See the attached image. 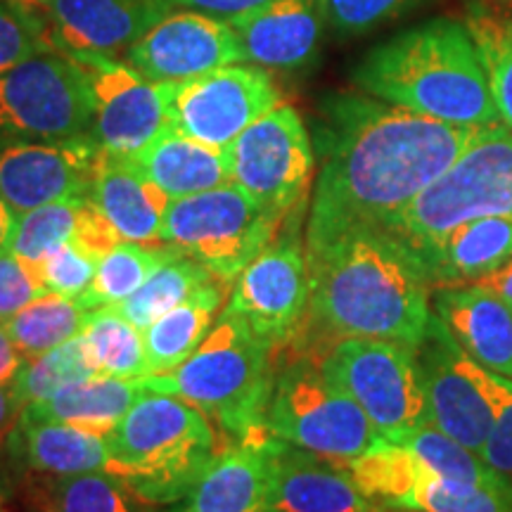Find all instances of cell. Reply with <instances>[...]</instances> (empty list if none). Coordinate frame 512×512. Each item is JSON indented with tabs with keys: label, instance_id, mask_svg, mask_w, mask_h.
<instances>
[{
	"label": "cell",
	"instance_id": "cell-26",
	"mask_svg": "<svg viewBox=\"0 0 512 512\" xmlns=\"http://www.w3.org/2000/svg\"><path fill=\"white\" fill-rule=\"evenodd\" d=\"M169 200L230 183L228 152L166 128L138 155L128 157Z\"/></svg>",
	"mask_w": 512,
	"mask_h": 512
},
{
	"label": "cell",
	"instance_id": "cell-34",
	"mask_svg": "<svg viewBox=\"0 0 512 512\" xmlns=\"http://www.w3.org/2000/svg\"><path fill=\"white\" fill-rule=\"evenodd\" d=\"M211 280H216V275H211L202 264L190 256H178L159 268L138 292H133L121 304H114V309L131 320L138 330H145L164 313L188 302L192 294Z\"/></svg>",
	"mask_w": 512,
	"mask_h": 512
},
{
	"label": "cell",
	"instance_id": "cell-35",
	"mask_svg": "<svg viewBox=\"0 0 512 512\" xmlns=\"http://www.w3.org/2000/svg\"><path fill=\"white\" fill-rule=\"evenodd\" d=\"M100 375L93 351L81 335L60 344V347L46 351V354L29 358L19 375L15 377V392L24 406L38 403L53 396L69 384L88 380Z\"/></svg>",
	"mask_w": 512,
	"mask_h": 512
},
{
	"label": "cell",
	"instance_id": "cell-33",
	"mask_svg": "<svg viewBox=\"0 0 512 512\" xmlns=\"http://www.w3.org/2000/svg\"><path fill=\"white\" fill-rule=\"evenodd\" d=\"M81 337L93 351L100 375L107 377H147V354L143 330H138L114 306H100L88 313Z\"/></svg>",
	"mask_w": 512,
	"mask_h": 512
},
{
	"label": "cell",
	"instance_id": "cell-6",
	"mask_svg": "<svg viewBox=\"0 0 512 512\" xmlns=\"http://www.w3.org/2000/svg\"><path fill=\"white\" fill-rule=\"evenodd\" d=\"M484 216H512V131L505 124L484 126L387 228L420 254L460 223Z\"/></svg>",
	"mask_w": 512,
	"mask_h": 512
},
{
	"label": "cell",
	"instance_id": "cell-42",
	"mask_svg": "<svg viewBox=\"0 0 512 512\" xmlns=\"http://www.w3.org/2000/svg\"><path fill=\"white\" fill-rule=\"evenodd\" d=\"M98 261V256L86 252V249L72 240L60 249H55L48 259H43L36 266V271L50 294L79 299L93 287L95 273H98Z\"/></svg>",
	"mask_w": 512,
	"mask_h": 512
},
{
	"label": "cell",
	"instance_id": "cell-28",
	"mask_svg": "<svg viewBox=\"0 0 512 512\" xmlns=\"http://www.w3.org/2000/svg\"><path fill=\"white\" fill-rule=\"evenodd\" d=\"M15 482L29 512H157L110 472L19 475Z\"/></svg>",
	"mask_w": 512,
	"mask_h": 512
},
{
	"label": "cell",
	"instance_id": "cell-16",
	"mask_svg": "<svg viewBox=\"0 0 512 512\" xmlns=\"http://www.w3.org/2000/svg\"><path fill=\"white\" fill-rule=\"evenodd\" d=\"M126 62L145 79L178 83L245 57L228 22L197 10H174L126 50Z\"/></svg>",
	"mask_w": 512,
	"mask_h": 512
},
{
	"label": "cell",
	"instance_id": "cell-13",
	"mask_svg": "<svg viewBox=\"0 0 512 512\" xmlns=\"http://www.w3.org/2000/svg\"><path fill=\"white\" fill-rule=\"evenodd\" d=\"M280 105L264 67L228 64L197 79L169 83V128L211 147H226Z\"/></svg>",
	"mask_w": 512,
	"mask_h": 512
},
{
	"label": "cell",
	"instance_id": "cell-7",
	"mask_svg": "<svg viewBox=\"0 0 512 512\" xmlns=\"http://www.w3.org/2000/svg\"><path fill=\"white\" fill-rule=\"evenodd\" d=\"M266 430L287 444L347 465L384 439L363 408L339 389L313 356L275 370Z\"/></svg>",
	"mask_w": 512,
	"mask_h": 512
},
{
	"label": "cell",
	"instance_id": "cell-43",
	"mask_svg": "<svg viewBox=\"0 0 512 512\" xmlns=\"http://www.w3.org/2000/svg\"><path fill=\"white\" fill-rule=\"evenodd\" d=\"M411 3L413 0H318V8L328 27L351 36L380 27Z\"/></svg>",
	"mask_w": 512,
	"mask_h": 512
},
{
	"label": "cell",
	"instance_id": "cell-27",
	"mask_svg": "<svg viewBox=\"0 0 512 512\" xmlns=\"http://www.w3.org/2000/svg\"><path fill=\"white\" fill-rule=\"evenodd\" d=\"M150 392L152 389L147 387L145 377L124 380V377L95 375L69 384L48 399L31 403L24 408V413L31 418L67 422V425L105 437L131 411L133 403Z\"/></svg>",
	"mask_w": 512,
	"mask_h": 512
},
{
	"label": "cell",
	"instance_id": "cell-3",
	"mask_svg": "<svg viewBox=\"0 0 512 512\" xmlns=\"http://www.w3.org/2000/svg\"><path fill=\"white\" fill-rule=\"evenodd\" d=\"M351 79L366 95L446 124H501L475 38L456 19H430L370 48Z\"/></svg>",
	"mask_w": 512,
	"mask_h": 512
},
{
	"label": "cell",
	"instance_id": "cell-45",
	"mask_svg": "<svg viewBox=\"0 0 512 512\" xmlns=\"http://www.w3.org/2000/svg\"><path fill=\"white\" fill-rule=\"evenodd\" d=\"M273 3V0H171L174 8L181 10H197L204 12V15L219 17L223 22H230V19L247 15L261 5Z\"/></svg>",
	"mask_w": 512,
	"mask_h": 512
},
{
	"label": "cell",
	"instance_id": "cell-12",
	"mask_svg": "<svg viewBox=\"0 0 512 512\" xmlns=\"http://www.w3.org/2000/svg\"><path fill=\"white\" fill-rule=\"evenodd\" d=\"M311 278L306 245L294 223L235 278L223 313L240 318L273 351L292 342L309 316Z\"/></svg>",
	"mask_w": 512,
	"mask_h": 512
},
{
	"label": "cell",
	"instance_id": "cell-14",
	"mask_svg": "<svg viewBox=\"0 0 512 512\" xmlns=\"http://www.w3.org/2000/svg\"><path fill=\"white\" fill-rule=\"evenodd\" d=\"M88 76L95 102L91 138L105 155L133 157L169 128V83L145 79L128 62L98 53L69 55Z\"/></svg>",
	"mask_w": 512,
	"mask_h": 512
},
{
	"label": "cell",
	"instance_id": "cell-40",
	"mask_svg": "<svg viewBox=\"0 0 512 512\" xmlns=\"http://www.w3.org/2000/svg\"><path fill=\"white\" fill-rule=\"evenodd\" d=\"M413 512H512V482L470 486L444 482L427 470L415 491Z\"/></svg>",
	"mask_w": 512,
	"mask_h": 512
},
{
	"label": "cell",
	"instance_id": "cell-38",
	"mask_svg": "<svg viewBox=\"0 0 512 512\" xmlns=\"http://www.w3.org/2000/svg\"><path fill=\"white\" fill-rule=\"evenodd\" d=\"M489 76L498 117L512 131V19L470 17L467 22Z\"/></svg>",
	"mask_w": 512,
	"mask_h": 512
},
{
	"label": "cell",
	"instance_id": "cell-17",
	"mask_svg": "<svg viewBox=\"0 0 512 512\" xmlns=\"http://www.w3.org/2000/svg\"><path fill=\"white\" fill-rule=\"evenodd\" d=\"M425 389L430 425L470 451L482 453L491 430V406L463 366V349L432 316L425 339L415 349Z\"/></svg>",
	"mask_w": 512,
	"mask_h": 512
},
{
	"label": "cell",
	"instance_id": "cell-29",
	"mask_svg": "<svg viewBox=\"0 0 512 512\" xmlns=\"http://www.w3.org/2000/svg\"><path fill=\"white\" fill-rule=\"evenodd\" d=\"M223 297H226V283L216 278L202 285L188 302L147 325L143 342L150 375L169 373L195 354V349L209 335L216 313L221 311Z\"/></svg>",
	"mask_w": 512,
	"mask_h": 512
},
{
	"label": "cell",
	"instance_id": "cell-49",
	"mask_svg": "<svg viewBox=\"0 0 512 512\" xmlns=\"http://www.w3.org/2000/svg\"><path fill=\"white\" fill-rule=\"evenodd\" d=\"M15 221H17V214L8 207V202L0 197V249H8Z\"/></svg>",
	"mask_w": 512,
	"mask_h": 512
},
{
	"label": "cell",
	"instance_id": "cell-36",
	"mask_svg": "<svg viewBox=\"0 0 512 512\" xmlns=\"http://www.w3.org/2000/svg\"><path fill=\"white\" fill-rule=\"evenodd\" d=\"M399 444H406L418 456V460L434 477L444 482L470 484V486H498L512 482L494 467L486 465L479 453L458 444L444 432H439L434 425H422L418 430L408 432L399 439Z\"/></svg>",
	"mask_w": 512,
	"mask_h": 512
},
{
	"label": "cell",
	"instance_id": "cell-25",
	"mask_svg": "<svg viewBox=\"0 0 512 512\" xmlns=\"http://www.w3.org/2000/svg\"><path fill=\"white\" fill-rule=\"evenodd\" d=\"M418 256L434 290L477 283L512 256V216H484L460 223Z\"/></svg>",
	"mask_w": 512,
	"mask_h": 512
},
{
	"label": "cell",
	"instance_id": "cell-47",
	"mask_svg": "<svg viewBox=\"0 0 512 512\" xmlns=\"http://www.w3.org/2000/svg\"><path fill=\"white\" fill-rule=\"evenodd\" d=\"M27 358L22 356V351L17 349V344L12 342L8 328L0 323V384L15 382Z\"/></svg>",
	"mask_w": 512,
	"mask_h": 512
},
{
	"label": "cell",
	"instance_id": "cell-11",
	"mask_svg": "<svg viewBox=\"0 0 512 512\" xmlns=\"http://www.w3.org/2000/svg\"><path fill=\"white\" fill-rule=\"evenodd\" d=\"M230 181L280 219L304 202L316 169L313 143L292 105L273 107L226 147Z\"/></svg>",
	"mask_w": 512,
	"mask_h": 512
},
{
	"label": "cell",
	"instance_id": "cell-46",
	"mask_svg": "<svg viewBox=\"0 0 512 512\" xmlns=\"http://www.w3.org/2000/svg\"><path fill=\"white\" fill-rule=\"evenodd\" d=\"M24 408L27 406H24L19 394L15 392V384H0V456H3L8 437L17 427L19 418H22Z\"/></svg>",
	"mask_w": 512,
	"mask_h": 512
},
{
	"label": "cell",
	"instance_id": "cell-10",
	"mask_svg": "<svg viewBox=\"0 0 512 512\" xmlns=\"http://www.w3.org/2000/svg\"><path fill=\"white\" fill-rule=\"evenodd\" d=\"M95 102L74 57L46 50L0 74V140L91 136Z\"/></svg>",
	"mask_w": 512,
	"mask_h": 512
},
{
	"label": "cell",
	"instance_id": "cell-39",
	"mask_svg": "<svg viewBox=\"0 0 512 512\" xmlns=\"http://www.w3.org/2000/svg\"><path fill=\"white\" fill-rule=\"evenodd\" d=\"M463 366L472 382L482 389L484 399L491 406V430L486 437V444L479 456L486 465L494 467L508 479H512V380L503 375L491 373L482 366H477L470 356L463 351Z\"/></svg>",
	"mask_w": 512,
	"mask_h": 512
},
{
	"label": "cell",
	"instance_id": "cell-23",
	"mask_svg": "<svg viewBox=\"0 0 512 512\" xmlns=\"http://www.w3.org/2000/svg\"><path fill=\"white\" fill-rule=\"evenodd\" d=\"M3 458L12 475H81L105 472L107 441L102 434L67 422L31 418L22 413L5 444Z\"/></svg>",
	"mask_w": 512,
	"mask_h": 512
},
{
	"label": "cell",
	"instance_id": "cell-18",
	"mask_svg": "<svg viewBox=\"0 0 512 512\" xmlns=\"http://www.w3.org/2000/svg\"><path fill=\"white\" fill-rule=\"evenodd\" d=\"M171 0H50L38 8L55 53H126L171 15Z\"/></svg>",
	"mask_w": 512,
	"mask_h": 512
},
{
	"label": "cell",
	"instance_id": "cell-4",
	"mask_svg": "<svg viewBox=\"0 0 512 512\" xmlns=\"http://www.w3.org/2000/svg\"><path fill=\"white\" fill-rule=\"evenodd\" d=\"M107 467L140 501L176 505L221 451L214 425L178 396L150 392L105 434Z\"/></svg>",
	"mask_w": 512,
	"mask_h": 512
},
{
	"label": "cell",
	"instance_id": "cell-19",
	"mask_svg": "<svg viewBox=\"0 0 512 512\" xmlns=\"http://www.w3.org/2000/svg\"><path fill=\"white\" fill-rule=\"evenodd\" d=\"M264 512H384L358 489L344 465L280 439Z\"/></svg>",
	"mask_w": 512,
	"mask_h": 512
},
{
	"label": "cell",
	"instance_id": "cell-44",
	"mask_svg": "<svg viewBox=\"0 0 512 512\" xmlns=\"http://www.w3.org/2000/svg\"><path fill=\"white\" fill-rule=\"evenodd\" d=\"M43 294H48V290L36 266L22 261L10 249H0V323H5Z\"/></svg>",
	"mask_w": 512,
	"mask_h": 512
},
{
	"label": "cell",
	"instance_id": "cell-22",
	"mask_svg": "<svg viewBox=\"0 0 512 512\" xmlns=\"http://www.w3.org/2000/svg\"><path fill=\"white\" fill-rule=\"evenodd\" d=\"M432 311L477 366L512 380V306L479 285L437 287Z\"/></svg>",
	"mask_w": 512,
	"mask_h": 512
},
{
	"label": "cell",
	"instance_id": "cell-53",
	"mask_svg": "<svg viewBox=\"0 0 512 512\" xmlns=\"http://www.w3.org/2000/svg\"><path fill=\"white\" fill-rule=\"evenodd\" d=\"M166 512H174V510H166Z\"/></svg>",
	"mask_w": 512,
	"mask_h": 512
},
{
	"label": "cell",
	"instance_id": "cell-31",
	"mask_svg": "<svg viewBox=\"0 0 512 512\" xmlns=\"http://www.w3.org/2000/svg\"><path fill=\"white\" fill-rule=\"evenodd\" d=\"M185 256L178 252L169 242H131L121 240L114 245L98 261V273H95V283L79 302L88 311L100 309V306L121 304L124 299L138 292L147 280L155 275L159 268L169 264V261Z\"/></svg>",
	"mask_w": 512,
	"mask_h": 512
},
{
	"label": "cell",
	"instance_id": "cell-1",
	"mask_svg": "<svg viewBox=\"0 0 512 512\" xmlns=\"http://www.w3.org/2000/svg\"><path fill=\"white\" fill-rule=\"evenodd\" d=\"M482 128L446 124L366 93L330 95L320 114L306 249L349 230L387 228Z\"/></svg>",
	"mask_w": 512,
	"mask_h": 512
},
{
	"label": "cell",
	"instance_id": "cell-2",
	"mask_svg": "<svg viewBox=\"0 0 512 512\" xmlns=\"http://www.w3.org/2000/svg\"><path fill=\"white\" fill-rule=\"evenodd\" d=\"M309 318L330 337L389 339L418 349L432 311V280L389 228H358L306 249Z\"/></svg>",
	"mask_w": 512,
	"mask_h": 512
},
{
	"label": "cell",
	"instance_id": "cell-37",
	"mask_svg": "<svg viewBox=\"0 0 512 512\" xmlns=\"http://www.w3.org/2000/svg\"><path fill=\"white\" fill-rule=\"evenodd\" d=\"M86 202L88 197H69V200L50 202L27 214H19L8 249L27 264L38 266L55 249L76 238Z\"/></svg>",
	"mask_w": 512,
	"mask_h": 512
},
{
	"label": "cell",
	"instance_id": "cell-30",
	"mask_svg": "<svg viewBox=\"0 0 512 512\" xmlns=\"http://www.w3.org/2000/svg\"><path fill=\"white\" fill-rule=\"evenodd\" d=\"M344 467L358 489L384 512H413L415 491L427 472L411 448L389 439Z\"/></svg>",
	"mask_w": 512,
	"mask_h": 512
},
{
	"label": "cell",
	"instance_id": "cell-20",
	"mask_svg": "<svg viewBox=\"0 0 512 512\" xmlns=\"http://www.w3.org/2000/svg\"><path fill=\"white\" fill-rule=\"evenodd\" d=\"M228 24L238 36L245 62L292 72L316 57L325 19L318 0H273Z\"/></svg>",
	"mask_w": 512,
	"mask_h": 512
},
{
	"label": "cell",
	"instance_id": "cell-48",
	"mask_svg": "<svg viewBox=\"0 0 512 512\" xmlns=\"http://www.w3.org/2000/svg\"><path fill=\"white\" fill-rule=\"evenodd\" d=\"M470 285L484 287V290L494 292L496 297H501L505 304L512 306V256L501 268H496L494 273L484 275V278H479L477 283H470Z\"/></svg>",
	"mask_w": 512,
	"mask_h": 512
},
{
	"label": "cell",
	"instance_id": "cell-5",
	"mask_svg": "<svg viewBox=\"0 0 512 512\" xmlns=\"http://www.w3.org/2000/svg\"><path fill=\"white\" fill-rule=\"evenodd\" d=\"M273 380V349L228 313H221L195 354L181 366L145 377L152 392L192 403L233 441L268 432L266 406Z\"/></svg>",
	"mask_w": 512,
	"mask_h": 512
},
{
	"label": "cell",
	"instance_id": "cell-9",
	"mask_svg": "<svg viewBox=\"0 0 512 512\" xmlns=\"http://www.w3.org/2000/svg\"><path fill=\"white\" fill-rule=\"evenodd\" d=\"M320 368L363 408L384 439L399 441L430 425L413 347L389 339L344 337L320 358Z\"/></svg>",
	"mask_w": 512,
	"mask_h": 512
},
{
	"label": "cell",
	"instance_id": "cell-21",
	"mask_svg": "<svg viewBox=\"0 0 512 512\" xmlns=\"http://www.w3.org/2000/svg\"><path fill=\"white\" fill-rule=\"evenodd\" d=\"M278 441V437L266 432L221 448L197 479V484L192 486L190 494L171 510L264 512Z\"/></svg>",
	"mask_w": 512,
	"mask_h": 512
},
{
	"label": "cell",
	"instance_id": "cell-51",
	"mask_svg": "<svg viewBox=\"0 0 512 512\" xmlns=\"http://www.w3.org/2000/svg\"><path fill=\"white\" fill-rule=\"evenodd\" d=\"M17 3H22V5H27V8L38 10V8H43V5H48L50 0H17Z\"/></svg>",
	"mask_w": 512,
	"mask_h": 512
},
{
	"label": "cell",
	"instance_id": "cell-8",
	"mask_svg": "<svg viewBox=\"0 0 512 512\" xmlns=\"http://www.w3.org/2000/svg\"><path fill=\"white\" fill-rule=\"evenodd\" d=\"M280 223L278 214L230 181L171 200L159 240L195 259L223 283H233L271 245Z\"/></svg>",
	"mask_w": 512,
	"mask_h": 512
},
{
	"label": "cell",
	"instance_id": "cell-15",
	"mask_svg": "<svg viewBox=\"0 0 512 512\" xmlns=\"http://www.w3.org/2000/svg\"><path fill=\"white\" fill-rule=\"evenodd\" d=\"M102 150L91 136L72 140H0V197L15 214L88 197Z\"/></svg>",
	"mask_w": 512,
	"mask_h": 512
},
{
	"label": "cell",
	"instance_id": "cell-32",
	"mask_svg": "<svg viewBox=\"0 0 512 512\" xmlns=\"http://www.w3.org/2000/svg\"><path fill=\"white\" fill-rule=\"evenodd\" d=\"M88 311L79 299L60 297V294H43L24 306L22 311L5 320L12 342L22 351V356L36 358L46 351L60 347L69 339L79 337L86 328Z\"/></svg>",
	"mask_w": 512,
	"mask_h": 512
},
{
	"label": "cell",
	"instance_id": "cell-41",
	"mask_svg": "<svg viewBox=\"0 0 512 512\" xmlns=\"http://www.w3.org/2000/svg\"><path fill=\"white\" fill-rule=\"evenodd\" d=\"M46 50L53 46L41 12L17 0H0V74Z\"/></svg>",
	"mask_w": 512,
	"mask_h": 512
},
{
	"label": "cell",
	"instance_id": "cell-24",
	"mask_svg": "<svg viewBox=\"0 0 512 512\" xmlns=\"http://www.w3.org/2000/svg\"><path fill=\"white\" fill-rule=\"evenodd\" d=\"M88 200L110 221L121 240L157 242L169 195L147 178L128 157L102 152Z\"/></svg>",
	"mask_w": 512,
	"mask_h": 512
},
{
	"label": "cell",
	"instance_id": "cell-50",
	"mask_svg": "<svg viewBox=\"0 0 512 512\" xmlns=\"http://www.w3.org/2000/svg\"><path fill=\"white\" fill-rule=\"evenodd\" d=\"M15 475H12L8 460H0V505L15 494Z\"/></svg>",
	"mask_w": 512,
	"mask_h": 512
},
{
	"label": "cell",
	"instance_id": "cell-52",
	"mask_svg": "<svg viewBox=\"0 0 512 512\" xmlns=\"http://www.w3.org/2000/svg\"><path fill=\"white\" fill-rule=\"evenodd\" d=\"M0 512H8V510H3V508H0Z\"/></svg>",
	"mask_w": 512,
	"mask_h": 512
}]
</instances>
